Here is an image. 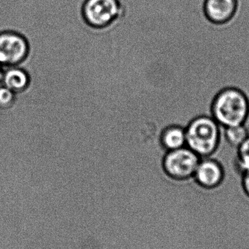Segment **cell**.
Here are the masks:
<instances>
[{"mask_svg":"<svg viewBox=\"0 0 249 249\" xmlns=\"http://www.w3.org/2000/svg\"><path fill=\"white\" fill-rule=\"evenodd\" d=\"M244 93L234 88L221 90L212 104V118L225 127L244 124L249 113Z\"/></svg>","mask_w":249,"mask_h":249,"instance_id":"6da1fadb","label":"cell"},{"mask_svg":"<svg viewBox=\"0 0 249 249\" xmlns=\"http://www.w3.org/2000/svg\"><path fill=\"white\" fill-rule=\"evenodd\" d=\"M185 130L186 146L200 158L209 157L216 150L220 137V124L212 117L194 118Z\"/></svg>","mask_w":249,"mask_h":249,"instance_id":"7a4b0ae2","label":"cell"},{"mask_svg":"<svg viewBox=\"0 0 249 249\" xmlns=\"http://www.w3.org/2000/svg\"><path fill=\"white\" fill-rule=\"evenodd\" d=\"M27 39L17 32H0V64L3 67H17L29 57Z\"/></svg>","mask_w":249,"mask_h":249,"instance_id":"3957f363","label":"cell"},{"mask_svg":"<svg viewBox=\"0 0 249 249\" xmlns=\"http://www.w3.org/2000/svg\"><path fill=\"white\" fill-rule=\"evenodd\" d=\"M200 159L198 155L186 146L167 152L163 160L164 169L172 178L185 179L194 176Z\"/></svg>","mask_w":249,"mask_h":249,"instance_id":"277c9868","label":"cell"},{"mask_svg":"<svg viewBox=\"0 0 249 249\" xmlns=\"http://www.w3.org/2000/svg\"><path fill=\"white\" fill-rule=\"evenodd\" d=\"M123 13L124 10L118 0H86L83 8L86 21L96 28L108 26Z\"/></svg>","mask_w":249,"mask_h":249,"instance_id":"5b68a950","label":"cell"},{"mask_svg":"<svg viewBox=\"0 0 249 249\" xmlns=\"http://www.w3.org/2000/svg\"><path fill=\"white\" fill-rule=\"evenodd\" d=\"M238 0H205L203 10L206 18L215 25L229 23L236 15Z\"/></svg>","mask_w":249,"mask_h":249,"instance_id":"8992f818","label":"cell"},{"mask_svg":"<svg viewBox=\"0 0 249 249\" xmlns=\"http://www.w3.org/2000/svg\"><path fill=\"white\" fill-rule=\"evenodd\" d=\"M193 177L202 187L213 188L223 179L224 171L220 163L214 159L201 158Z\"/></svg>","mask_w":249,"mask_h":249,"instance_id":"52a82bcc","label":"cell"},{"mask_svg":"<svg viewBox=\"0 0 249 249\" xmlns=\"http://www.w3.org/2000/svg\"><path fill=\"white\" fill-rule=\"evenodd\" d=\"M31 78L27 71L17 67H4L1 85L16 94L23 93L30 86Z\"/></svg>","mask_w":249,"mask_h":249,"instance_id":"ba28073f","label":"cell"},{"mask_svg":"<svg viewBox=\"0 0 249 249\" xmlns=\"http://www.w3.org/2000/svg\"><path fill=\"white\" fill-rule=\"evenodd\" d=\"M160 142L167 152L184 147L187 143L185 128L179 125L166 127L161 133Z\"/></svg>","mask_w":249,"mask_h":249,"instance_id":"9c48e42d","label":"cell"},{"mask_svg":"<svg viewBox=\"0 0 249 249\" xmlns=\"http://www.w3.org/2000/svg\"><path fill=\"white\" fill-rule=\"evenodd\" d=\"M223 131L227 141L232 146L236 148L239 147L249 136L248 130L244 124L232 127H223Z\"/></svg>","mask_w":249,"mask_h":249,"instance_id":"30bf717a","label":"cell"},{"mask_svg":"<svg viewBox=\"0 0 249 249\" xmlns=\"http://www.w3.org/2000/svg\"><path fill=\"white\" fill-rule=\"evenodd\" d=\"M237 164L243 174L249 169V136L238 148Z\"/></svg>","mask_w":249,"mask_h":249,"instance_id":"8fae6325","label":"cell"},{"mask_svg":"<svg viewBox=\"0 0 249 249\" xmlns=\"http://www.w3.org/2000/svg\"><path fill=\"white\" fill-rule=\"evenodd\" d=\"M16 102V93L2 85H0V108L6 110L11 109Z\"/></svg>","mask_w":249,"mask_h":249,"instance_id":"7c38bea8","label":"cell"},{"mask_svg":"<svg viewBox=\"0 0 249 249\" xmlns=\"http://www.w3.org/2000/svg\"><path fill=\"white\" fill-rule=\"evenodd\" d=\"M242 182L244 190L249 197V169L247 170L243 174Z\"/></svg>","mask_w":249,"mask_h":249,"instance_id":"4fadbf2b","label":"cell"},{"mask_svg":"<svg viewBox=\"0 0 249 249\" xmlns=\"http://www.w3.org/2000/svg\"><path fill=\"white\" fill-rule=\"evenodd\" d=\"M3 74H4V67L0 64V83H1V80H2Z\"/></svg>","mask_w":249,"mask_h":249,"instance_id":"5bb4252c","label":"cell"}]
</instances>
